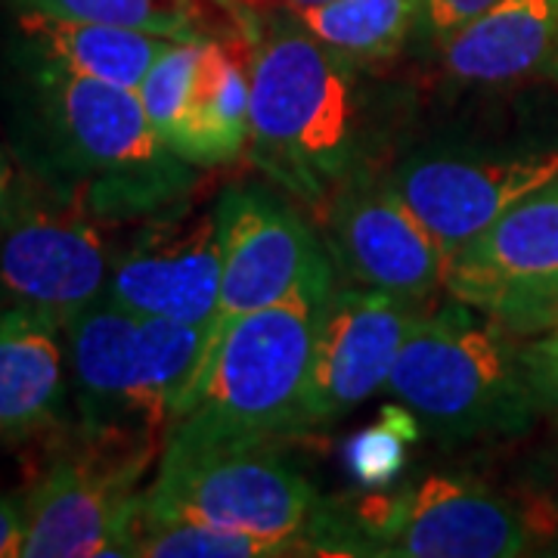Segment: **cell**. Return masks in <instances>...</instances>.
Wrapping results in <instances>:
<instances>
[{
  "mask_svg": "<svg viewBox=\"0 0 558 558\" xmlns=\"http://www.w3.org/2000/svg\"><path fill=\"white\" fill-rule=\"evenodd\" d=\"M354 62L295 13L267 22L248 50V149L295 199L326 205L360 171L366 94Z\"/></svg>",
  "mask_w": 558,
  "mask_h": 558,
  "instance_id": "cell-1",
  "label": "cell"
},
{
  "mask_svg": "<svg viewBox=\"0 0 558 558\" xmlns=\"http://www.w3.org/2000/svg\"><path fill=\"white\" fill-rule=\"evenodd\" d=\"M28 116L60 183L106 220L156 218L183 205L196 174L146 119L134 87L25 65Z\"/></svg>",
  "mask_w": 558,
  "mask_h": 558,
  "instance_id": "cell-2",
  "label": "cell"
},
{
  "mask_svg": "<svg viewBox=\"0 0 558 558\" xmlns=\"http://www.w3.org/2000/svg\"><path fill=\"white\" fill-rule=\"evenodd\" d=\"M336 267L292 295L230 323L208 348L199 388L168 438L193 444H274L304 425L311 360ZM165 438V440H168Z\"/></svg>",
  "mask_w": 558,
  "mask_h": 558,
  "instance_id": "cell-3",
  "label": "cell"
},
{
  "mask_svg": "<svg viewBox=\"0 0 558 558\" xmlns=\"http://www.w3.org/2000/svg\"><path fill=\"white\" fill-rule=\"evenodd\" d=\"M521 341L481 307L453 299L416 319L385 391L444 440L521 435L543 416Z\"/></svg>",
  "mask_w": 558,
  "mask_h": 558,
  "instance_id": "cell-4",
  "label": "cell"
},
{
  "mask_svg": "<svg viewBox=\"0 0 558 558\" xmlns=\"http://www.w3.org/2000/svg\"><path fill=\"white\" fill-rule=\"evenodd\" d=\"M143 515L252 537L274 556H326L329 502L270 444L165 440Z\"/></svg>",
  "mask_w": 558,
  "mask_h": 558,
  "instance_id": "cell-5",
  "label": "cell"
},
{
  "mask_svg": "<svg viewBox=\"0 0 558 558\" xmlns=\"http://www.w3.org/2000/svg\"><path fill=\"white\" fill-rule=\"evenodd\" d=\"M339 556L515 558L531 553L546 527L481 481L428 475L388 497L336 506Z\"/></svg>",
  "mask_w": 558,
  "mask_h": 558,
  "instance_id": "cell-6",
  "label": "cell"
},
{
  "mask_svg": "<svg viewBox=\"0 0 558 558\" xmlns=\"http://www.w3.org/2000/svg\"><path fill=\"white\" fill-rule=\"evenodd\" d=\"M116 260L106 218L81 193L16 178L0 230V307H25L65 329L106 299Z\"/></svg>",
  "mask_w": 558,
  "mask_h": 558,
  "instance_id": "cell-7",
  "label": "cell"
},
{
  "mask_svg": "<svg viewBox=\"0 0 558 558\" xmlns=\"http://www.w3.org/2000/svg\"><path fill=\"white\" fill-rule=\"evenodd\" d=\"M153 457V447L84 438L78 450L57 459L28 490L22 558H137V487Z\"/></svg>",
  "mask_w": 558,
  "mask_h": 558,
  "instance_id": "cell-8",
  "label": "cell"
},
{
  "mask_svg": "<svg viewBox=\"0 0 558 558\" xmlns=\"http://www.w3.org/2000/svg\"><path fill=\"white\" fill-rule=\"evenodd\" d=\"M81 438L165 447L174 413L149 360L143 317L100 299L65 326Z\"/></svg>",
  "mask_w": 558,
  "mask_h": 558,
  "instance_id": "cell-9",
  "label": "cell"
},
{
  "mask_svg": "<svg viewBox=\"0 0 558 558\" xmlns=\"http://www.w3.org/2000/svg\"><path fill=\"white\" fill-rule=\"evenodd\" d=\"M252 40H171L143 75L137 94L161 143L190 165H223L248 143V65L236 57Z\"/></svg>",
  "mask_w": 558,
  "mask_h": 558,
  "instance_id": "cell-10",
  "label": "cell"
},
{
  "mask_svg": "<svg viewBox=\"0 0 558 558\" xmlns=\"http://www.w3.org/2000/svg\"><path fill=\"white\" fill-rule=\"evenodd\" d=\"M215 211L220 230V295L208 348L230 323L292 295L304 279L332 264L299 211L267 190H227Z\"/></svg>",
  "mask_w": 558,
  "mask_h": 558,
  "instance_id": "cell-11",
  "label": "cell"
},
{
  "mask_svg": "<svg viewBox=\"0 0 558 558\" xmlns=\"http://www.w3.org/2000/svg\"><path fill=\"white\" fill-rule=\"evenodd\" d=\"M332 258L357 286L422 301L447 282L450 255L391 178L360 168L326 202Z\"/></svg>",
  "mask_w": 558,
  "mask_h": 558,
  "instance_id": "cell-12",
  "label": "cell"
},
{
  "mask_svg": "<svg viewBox=\"0 0 558 558\" xmlns=\"http://www.w3.org/2000/svg\"><path fill=\"white\" fill-rule=\"evenodd\" d=\"M553 180H558V149L418 153L391 174L400 196L450 258Z\"/></svg>",
  "mask_w": 558,
  "mask_h": 558,
  "instance_id": "cell-13",
  "label": "cell"
},
{
  "mask_svg": "<svg viewBox=\"0 0 558 558\" xmlns=\"http://www.w3.org/2000/svg\"><path fill=\"white\" fill-rule=\"evenodd\" d=\"M418 317L413 299L357 282L332 289L317 323L304 425L332 422L385 391Z\"/></svg>",
  "mask_w": 558,
  "mask_h": 558,
  "instance_id": "cell-14",
  "label": "cell"
},
{
  "mask_svg": "<svg viewBox=\"0 0 558 558\" xmlns=\"http://www.w3.org/2000/svg\"><path fill=\"white\" fill-rule=\"evenodd\" d=\"M220 295V230L215 208L156 215L121 252L106 299L140 317L211 326Z\"/></svg>",
  "mask_w": 558,
  "mask_h": 558,
  "instance_id": "cell-15",
  "label": "cell"
},
{
  "mask_svg": "<svg viewBox=\"0 0 558 558\" xmlns=\"http://www.w3.org/2000/svg\"><path fill=\"white\" fill-rule=\"evenodd\" d=\"M553 279H558V180L512 205L478 240L459 248L444 286L453 299L487 307Z\"/></svg>",
  "mask_w": 558,
  "mask_h": 558,
  "instance_id": "cell-16",
  "label": "cell"
},
{
  "mask_svg": "<svg viewBox=\"0 0 558 558\" xmlns=\"http://www.w3.org/2000/svg\"><path fill=\"white\" fill-rule=\"evenodd\" d=\"M69 379L65 329L25 307H0V444L60 428Z\"/></svg>",
  "mask_w": 558,
  "mask_h": 558,
  "instance_id": "cell-17",
  "label": "cell"
},
{
  "mask_svg": "<svg viewBox=\"0 0 558 558\" xmlns=\"http://www.w3.org/2000/svg\"><path fill=\"white\" fill-rule=\"evenodd\" d=\"M13 35L25 65H47L65 75L109 81L134 90L171 44V38L140 28L62 20L35 10H16Z\"/></svg>",
  "mask_w": 558,
  "mask_h": 558,
  "instance_id": "cell-18",
  "label": "cell"
},
{
  "mask_svg": "<svg viewBox=\"0 0 558 558\" xmlns=\"http://www.w3.org/2000/svg\"><path fill=\"white\" fill-rule=\"evenodd\" d=\"M558 38V0H497L440 44L450 78L506 84L546 69Z\"/></svg>",
  "mask_w": 558,
  "mask_h": 558,
  "instance_id": "cell-19",
  "label": "cell"
},
{
  "mask_svg": "<svg viewBox=\"0 0 558 558\" xmlns=\"http://www.w3.org/2000/svg\"><path fill=\"white\" fill-rule=\"evenodd\" d=\"M425 0H323L295 7L299 22L351 60L391 57L418 25Z\"/></svg>",
  "mask_w": 558,
  "mask_h": 558,
  "instance_id": "cell-20",
  "label": "cell"
},
{
  "mask_svg": "<svg viewBox=\"0 0 558 558\" xmlns=\"http://www.w3.org/2000/svg\"><path fill=\"white\" fill-rule=\"evenodd\" d=\"M16 10L50 13L62 20L106 22L153 32L171 40L211 38L199 0H7Z\"/></svg>",
  "mask_w": 558,
  "mask_h": 558,
  "instance_id": "cell-21",
  "label": "cell"
},
{
  "mask_svg": "<svg viewBox=\"0 0 558 558\" xmlns=\"http://www.w3.org/2000/svg\"><path fill=\"white\" fill-rule=\"evenodd\" d=\"M137 558H274V549L258 539L218 531L208 524L180 519H149L140 506Z\"/></svg>",
  "mask_w": 558,
  "mask_h": 558,
  "instance_id": "cell-22",
  "label": "cell"
},
{
  "mask_svg": "<svg viewBox=\"0 0 558 558\" xmlns=\"http://www.w3.org/2000/svg\"><path fill=\"white\" fill-rule=\"evenodd\" d=\"M422 425L418 418L403 407H385L381 422L357 432L348 440V469L354 472V478L379 487L398 478V472L407 465V450L418 438Z\"/></svg>",
  "mask_w": 558,
  "mask_h": 558,
  "instance_id": "cell-23",
  "label": "cell"
},
{
  "mask_svg": "<svg viewBox=\"0 0 558 558\" xmlns=\"http://www.w3.org/2000/svg\"><path fill=\"white\" fill-rule=\"evenodd\" d=\"M481 311L499 319L519 339H537V336L558 332V279L512 292Z\"/></svg>",
  "mask_w": 558,
  "mask_h": 558,
  "instance_id": "cell-24",
  "label": "cell"
},
{
  "mask_svg": "<svg viewBox=\"0 0 558 558\" xmlns=\"http://www.w3.org/2000/svg\"><path fill=\"white\" fill-rule=\"evenodd\" d=\"M521 360L539 413L558 422V332L521 341Z\"/></svg>",
  "mask_w": 558,
  "mask_h": 558,
  "instance_id": "cell-25",
  "label": "cell"
},
{
  "mask_svg": "<svg viewBox=\"0 0 558 558\" xmlns=\"http://www.w3.org/2000/svg\"><path fill=\"white\" fill-rule=\"evenodd\" d=\"M497 0H425L422 13H418V32H425L428 38L444 40L462 28L465 22L481 16L487 7H494Z\"/></svg>",
  "mask_w": 558,
  "mask_h": 558,
  "instance_id": "cell-26",
  "label": "cell"
},
{
  "mask_svg": "<svg viewBox=\"0 0 558 558\" xmlns=\"http://www.w3.org/2000/svg\"><path fill=\"white\" fill-rule=\"evenodd\" d=\"M28 531V490L0 494V558H22Z\"/></svg>",
  "mask_w": 558,
  "mask_h": 558,
  "instance_id": "cell-27",
  "label": "cell"
},
{
  "mask_svg": "<svg viewBox=\"0 0 558 558\" xmlns=\"http://www.w3.org/2000/svg\"><path fill=\"white\" fill-rule=\"evenodd\" d=\"M218 3L220 10L230 16V20L236 22V28H240L242 35L245 38L252 40L255 44V38H258V32H260V25L258 20H255V10L248 7V3H242V0H215Z\"/></svg>",
  "mask_w": 558,
  "mask_h": 558,
  "instance_id": "cell-28",
  "label": "cell"
},
{
  "mask_svg": "<svg viewBox=\"0 0 558 558\" xmlns=\"http://www.w3.org/2000/svg\"><path fill=\"white\" fill-rule=\"evenodd\" d=\"M13 193H16V174L10 168V159L7 153L0 149V230L7 223V215H10V205H13Z\"/></svg>",
  "mask_w": 558,
  "mask_h": 558,
  "instance_id": "cell-29",
  "label": "cell"
},
{
  "mask_svg": "<svg viewBox=\"0 0 558 558\" xmlns=\"http://www.w3.org/2000/svg\"><path fill=\"white\" fill-rule=\"evenodd\" d=\"M546 72L558 81V38H556V47H553V53H549V62H546Z\"/></svg>",
  "mask_w": 558,
  "mask_h": 558,
  "instance_id": "cell-30",
  "label": "cell"
},
{
  "mask_svg": "<svg viewBox=\"0 0 558 558\" xmlns=\"http://www.w3.org/2000/svg\"><path fill=\"white\" fill-rule=\"evenodd\" d=\"M260 3H289V7L295 10V7H307V3H323V0H260Z\"/></svg>",
  "mask_w": 558,
  "mask_h": 558,
  "instance_id": "cell-31",
  "label": "cell"
},
{
  "mask_svg": "<svg viewBox=\"0 0 558 558\" xmlns=\"http://www.w3.org/2000/svg\"><path fill=\"white\" fill-rule=\"evenodd\" d=\"M242 3H248L252 10H255V7H260V0H242Z\"/></svg>",
  "mask_w": 558,
  "mask_h": 558,
  "instance_id": "cell-32",
  "label": "cell"
},
{
  "mask_svg": "<svg viewBox=\"0 0 558 558\" xmlns=\"http://www.w3.org/2000/svg\"><path fill=\"white\" fill-rule=\"evenodd\" d=\"M556 556H558V549H556Z\"/></svg>",
  "mask_w": 558,
  "mask_h": 558,
  "instance_id": "cell-33",
  "label": "cell"
}]
</instances>
